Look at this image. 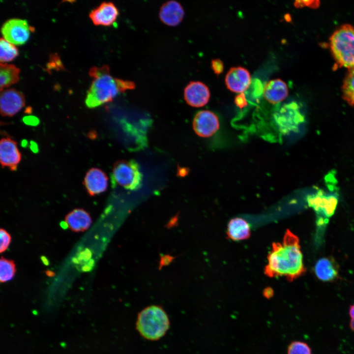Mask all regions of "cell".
<instances>
[{"mask_svg":"<svg viewBox=\"0 0 354 354\" xmlns=\"http://www.w3.org/2000/svg\"><path fill=\"white\" fill-rule=\"evenodd\" d=\"M267 261L265 273L270 277L284 276L291 282L306 271L299 238L288 229L282 242L272 244Z\"/></svg>","mask_w":354,"mask_h":354,"instance_id":"1","label":"cell"},{"mask_svg":"<svg viewBox=\"0 0 354 354\" xmlns=\"http://www.w3.org/2000/svg\"><path fill=\"white\" fill-rule=\"evenodd\" d=\"M89 74L93 78L85 100L86 106L89 108L109 102L120 93L133 89L136 87L132 81L113 77L110 73L109 67L106 65L91 68Z\"/></svg>","mask_w":354,"mask_h":354,"instance_id":"2","label":"cell"},{"mask_svg":"<svg viewBox=\"0 0 354 354\" xmlns=\"http://www.w3.org/2000/svg\"><path fill=\"white\" fill-rule=\"evenodd\" d=\"M169 327L168 316L160 306H148L142 310L138 315L137 329L146 339L152 341L159 339L166 333Z\"/></svg>","mask_w":354,"mask_h":354,"instance_id":"3","label":"cell"},{"mask_svg":"<svg viewBox=\"0 0 354 354\" xmlns=\"http://www.w3.org/2000/svg\"><path fill=\"white\" fill-rule=\"evenodd\" d=\"M331 53L340 66L354 68V27L345 24L336 29L330 38Z\"/></svg>","mask_w":354,"mask_h":354,"instance_id":"4","label":"cell"},{"mask_svg":"<svg viewBox=\"0 0 354 354\" xmlns=\"http://www.w3.org/2000/svg\"><path fill=\"white\" fill-rule=\"evenodd\" d=\"M142 174L137 162L134 160H121L116 162L111 174L112 185L136 190L142 185Z\"/></svg>","mask_w":354,"mask_h":354,"instance_id":"5","label":"cell"},{"mask_svg":"<svg viewBox=\"0 0 354 354\" xmlns=\"http://www.w3.org/2000/svg\"><path fill=\"white\" fill-rule=\"evenodd\" d=\"M1 31L6 41L15 45H20L25 43L29 38L30 27L26 20L14 18L5 22Z\"/></svg>","mask_w":354,"mask_h":354,"instance_id":"6","label":"cell"},{"mask_svg":"<svg viewBox=\"0 0 354 354\" xmlns=\"http://www.w3.org/2000/svg\"><path fill=\"white\" fill-rule=\"evenodd\" d=\"M308 206L318 214L329 217L334 213L338 203L335 194L327 193L319 189L315 193L307 197Z\"/></svg>","mask_w":354,"mask_h":354,"instance_id":"7","label":"cell"},{"mask_svg":"<svg viewBox=\"0 0 354 354\" xmlns=\"http://www.w3.org/2000/svg\"><path fill=\"white\" fill-rule=\"evenodd\" d=\"M219 120L217 116L208 110L197 112L193 120V128L200 137L207 138L215 133L219 128Z\"/></svg>","mask_w":354,"mask_h":354,"instance_id":"8","label":"cell"},{"mask_svg":"<svg viewBox=\"0 0 354 354\" xmlns=\"http://www.w3.org/2000/svg\"><path fill=\"white\" fill-rule=\"evenodd\" d=\"M25 105V98L20 91L13 88L1 91L0 97V114L3 117H12Z\"/></svg>","mask_w":354,"mask_h":354,"instance_id":"9","label":"cell"},{"mask_svg":"<svg viewBox=\"0 0 354 354\" xmlns=\"http://www.w3.org/2000/svg\"><path fill=\"white\" fill-rule=\"evenodd\" d=\"M22 160V155L17 143L13 139L6 137L0 142V161L3 168L16 171Z\"/></svg>","mask_w":354,"mask_h":354,"instance_id":"10","label":"cell"},{"mask_svg":"<svg viewBox=\"0 0 354 354\" xmlns=\"http://www.w3.org/2000/svg\"><path fill=\"white\" fill-rule=\"evenodd\" d=\"M184 98L190 106L199 108L206 105L210 98V91L207 86L200 81H191L185 87Z\"/></svg>","mask_w":354,"mask_h":354,"instance_id":"11","label":"cell"},{"mask_svg":"<svg viewBox=\"0 0 354 354\" xmlns=\"http://www.w3.org/2000/svg\"><path fill=\"white\" fill-rule=\"evenodd\" d=\"M276 116L280 122H283V130L285 132L297 129L304 119L303 115L300 111L299 106L295 102L283 105Z\"/></svg>","mask_w":354,"mask_h":354,"instance_id":"12","label":"cell"},{"mask_svg":"<svg viewBox=\"0 0 354 354\" xmlns=\"http://www.w3.org/2000/svg\"><path fill=\"white\" fill-rule=\"evenodd\" d=\"M118 15V9L114 3L104 1L92 10L89 17L95 25L110 26L114 24Z\"/></svg>","mask_w":354,"mask_h":354,"instance_id":"13","label":"cell"},{"mask_svg":"<svg viewBox=\"0 0 354 354\" xmlns=\"http://www.w3.org/2000/svg\"><path fill=\"white\" fill-rule=\"evenodd\" d=\"M251 83L249 71L242 67L231 68L225 77V83L228 88L236 93H243L248 89Z\"/></svg>","mask_w":354,"mask_h":354,"instance_id":"14","label":"cell"},{"mask_svg":"<svg viewBox=\"0 0 354 354\" xmlns=\"http://www.w3.org/2000/svg\"><path fill=\"white\" fill-rule=\"evenodd\" d=\"M83 183L88 194L93 196L106 190L108 178L101 169L92 168L87 172Z\"/></svg>","mask_w":354,"mask_h":354,"instance_id":"15","label":"cell"},{"mask_svg":"<svg viewBox=\"0 0 354 354\" xmlns=\"http://www.w3.org/2000/svg\"><path fill=\"white\" fill-rule=\"evenodd\" d=\"M184 10L181 4L175 0L167 1L161 7L159 16L160 20L170 26H176L181 23Z\"/></svg>","mask_w":354,"mask_h":354,"instance_id":"16","label":"cell"},{"mask_svg":"<svg viewBox=\"0 0 354 354\" xmlns=\"http://www.w3.org/2000/svg\"><path fill=\"white\" fill-rule=\"evenodd\" d=\"M263 94L268 102L273 104L279 103L288 95L287 85L279 79L270 80L264 86Z\"/></svg>","mask_w":354,"mask_h":354,"instance_id":"17","label":"cell"},{"mask_svg":"<svg viewBox=\"0 0 354 354\" xmlns=\"http://www.w3.org/2000/svg\"><path fill=\"white\" fill-rule=\"evenodd\" d=\"M64 222L66 227L73 232H84L91 225V218L85 209L75 208L66 215Z\"/></svg>","mask_w":354,"mask_h":354,"instance_id":"18","label":"cell"},{"mask_svg":"<svg viewBox=\"0 0 354 354\" xmlns=\"http://www.w3.org/2000/svg\"><path fill=\"white\" fill-rule=\"evenodd\" d=\"M314 271L316 276L320 280L331 281L338 277V266L331 258H322L316 262Z\"/></svg>","mask_w":354,"mask_h":354,"instance_id":"19","label":"cell"},{"mask_svg":"<svg viewBox=\"0 0 354 354\" xmlns=\"http://www.w3.org/2000/svg\"><path fill=\"white\" fill-rule=\"evenodd\" d=\"M228 237L233 240L246 239L250 236L248 223L240 218H235L229 222L227 230Z\"/></svg>","mask_w":354,"mask_h":354,"instance_id":"20","label":"cell"},{"mask_svg":"<svg viewBox=\"0 0 354 354\" xmlns=\"http://www.w3.org/2000/svg\"><path fill=\"white\" fill-rule=\"evenodd\" d=\"M20 69L13 64L0 63V86L2 88L8 87L18 82Z\"/></svg>","mask_w":354,"mask_h":354,"instance_id":"21","label":"cell"},{"mask_svg":"<svg viewBox=\"0 0 354 354\" xmlns=\"http://www.w3.org/2000/svg\"><path fill=\"white\" fill-rule=\"evenodd\" d=\"M342 93L344 99L354 107V68L350 69L344 80Z\"/></svg>","mask_w":354,"mask_h":354,"instance_id":"22","label":"cell"},{"mask_svg":"<svg viewBox=\"0 0 354 354\" xmlns=\"http://www.w3.org/2000/svg\"><path fill=\"white\" fill-rule=\"evenodd\" d=\"M14 262L1 257L0 260V281L1 283L7 282L14 277L16 272Z\"/></svg>","mask_w":354,"mask_h":354,"instance_id":"23","label":"cell"},{"mask_svg":"<svg viewBox=\"0 0 354 354\" xmlns=\"http://www.w3.org/2000/svg\"><path fill=\"white\" fill-rule=\"evenodd\" d=\"M1 63L10 61L15 59L18 55V50L15 45L9 42L4 38L0 41Z\"/></svg>","mask_w":354,"mask_h":354,"instance_id":"24","label":"cell"},{"mask_svg":"<svg viewBox=\"0 0 354 354\" xmlns=\"http://www.w3.org/2000/svg\"><path fill=\"white\" fill-rule=\"evenodd\" d=\"M287 354H312L310 346L300 341L292 342L288 346Z\"/></svg>","mask_w":354,"mask_h":354,"instance_id":"25","label":"cell"},{"mask_svg":"<svg viewBox=\"0 0 354 354\" xmlns=\"http://www.w3.org/2000/svg\"><path fill=\"white\" fill-rule=\"evenodd\" d=\"M0 253L4 252L8 248L11 241V236L9 233L5 229L1 228L0 231Z\"/></svg>","mask_w":354,"mask_h":354,"instance_id":"26","label":"cell"},{"mask_svg":"<svg viewBox=\"0 0 354 354\" xmlns=\"http://www.w3.org/2000/svg\"><path fill=\"white\" fill-rule=\"evenodd\" d=\"M211 67L213 71L217 75L220 74L223 71V62L219 59H215L212 60Z\"/></svg>","mask_w":354,"mask_h":354,"instance_id":"27","label":"cell"},{"mask_svg":"<svg viewBox=\"0 0 354 354\" xmlns=\"http://www.w3.org/2000/svg\"><path fill=\"white\" fill-rule=\"evenodd\" d=\"M236 105L240 108H243L247 105V101L243 93L237 95L235 99Z\"/></svg>","mask_w":354,"mask_h":354,"instance_id":"28","label":"cell"},{"mask_svg":"<svg viewBox=\"0 0 354 354\" xmlns=\"http://www.w3.org/2000/svg\"><path fill=\"white\" fill-rule=\"evenodd\" d=\"M273 294H274V292H273V290L271 288H269V287L266 288L263 292L264 296L267 299H269V298H270L271 297H272L273 295Z\"/></svg>","mask_w":354,"mask_h":354,"instance_id":"29","label":"cell"},{"mask_svg":"<svg viewBox=\"0 0 354 354\" xmlns=\"http://www.w3.org/2000/svg\"><path fill=\"white\" fill-rule=\"evenodd\" d=\"M349 313L351 319L354 320V304L350 306Z\"/></svg>","mask_w":354,"mask_h":354,"instance_id":"30","label":"cell"},{"mask_svg":"<svg viewBox=\"0 0 354 354\" xmlns=\"http://www.w3.org/2000/svg\"><path fill=\"white\" fill-rule=\"evenodd\" d=\"M350 326L351 330L354 331V320L351 319L350 322Z\"/></svg>","mask_w":354,"mask_h":354,"instance_id":"31","label":"cell"}]
</instances>
